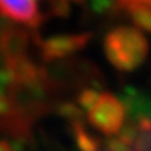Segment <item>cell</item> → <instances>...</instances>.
Here are the masks:
<instances>
[{
  "mask_svg": "<svg viewBox=\"0 0 151 151\" xmlns=\"http://www.w3.org/2000/svg\"><path fill=\"white\" fill-rule=\"evenodd\" d=\"M148 40L142 31L130 26H119L105 35L103 50L108 61L122 73L137 69L148 55Z\"/></svg>",
  "mask_w": 151,
  "mask_h": 151,
  "instance_id": "cell-1",
  "label": "cell"
},
{
  "mask_svg": "<svg viewBox=\"0 0 151 151\" xmlns=\"http://www.w3.org/2000/svg\"><path fill=\"white\" fill-rule=\"evenodd\" d=\"M85 113L92 127L106 137H114L119 134L127 116L121 100L106 92H98L95 101L85 109Z\"/></svg>",
  "mask_w": 151,
  "mask_h": 151,
  "instance_id": "cell-2",
  "label": "cell"
},
{
  "mask_svg": "<svg viewBox=\"0 0 151 151\" xmlns=\"http://www.w3.org/2000/svg\"><path fill=\"white\" fill-rule=\"evenodd\" d=\"M92 39V34L87 32H79V34H60L52 35L45 40L39 42V50H40L42 60L48 61H58L64 60L74 53L81 52L88 40Z\"/></svg>",
  "mask_w": 151,
  "mask_h": 151,
  "instance_id": "cell-3",
  "label": "cell"
},
{
  "mask_svg": "<svg viewBox=\"0 0 151 151\" xmlns=\"http://www.w3.org/2000/svg\"><path fill=\"white\" fill-rule=\"evenodd\" d=\"M39 2L40 0H0V15L34 29L42 21Z\"/></svg>",
  "mask_w": 151,
  "mask_h": 151,
  "instance_id": "cell-4",
  "label": "cell"
},
{
  "mask_svg": "<svg viewBox=\"0 0 151 151\" xmlns=\"http://www.w3.org/2000/svg\"><path fill=\"white\" fill-rule=\"evenodd\" d=\"M121 5L137 24L138 31H146L151 34V3L143 0H121Z\"/></svg>",
  "mask_w": 151,
  "mask_h": 151,
  "instance_id": "cell-5",
  "label": "cell"
},
{
  "mask_svg": "<svg viewBox=\"0 0 151 151\" xmlns=\"http://www.w3.org/2000/svg\"><path fill=\"white\" fill-rule=\"evenodd\" d=\"M82 2H84V0H50L53 13H56V15H60V16L68 15V12H69L73 3H82Z\"/></svg>",
  "mask_w": 151,
  "mask_h": 151,
  "instance_id": "cell-6",
  "label": "cell"
},
{
  "mask_svg": "<svg viewBox=\"0 0 151 151\" xmlns=\"http://www.w3.org/2000/svg\"><path fill=\"white\" fill-rule=\"evenodd\" d=\"M0 151H18L15 145H12V143L8 142V140L5 138H0Z\"/></svg>",
  "mask_w": 151,
  "mask_h": 151,
  "instance_id": "cell-7",
  "label": "cell"
},
{
  "mask_svg": "<svg viewBox=\"0 0 151 151\" xmlns=\"http://www.w3.org/2000/svg\"><path fill=\"white\" fill-rule=\"evenodd\" d=\"M143 2H148V3H151V0H143Z\"/></svg>",
  "mask_w": 151,
  "mask_h": 151,
  "instance_id": "cell-8",
  "label": "cell"
}]
</instances>
